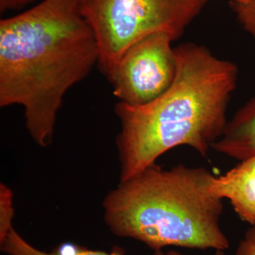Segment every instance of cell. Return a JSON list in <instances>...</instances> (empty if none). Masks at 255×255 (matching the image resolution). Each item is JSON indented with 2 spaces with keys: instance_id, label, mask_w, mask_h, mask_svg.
<instances>
[{
  "instance_id": "1",
  "label": "cell",
  "mask_w": 255,
  "mask_h": 255,
  "mask_svg": "<svg viewBox=\"0 0 255 255\" xmlns=\"http://www.w3.org/2000/svg\"><path fill=\"white\" fill-rule=\"evenodd\" d=\"M82 0H43L0 21V107L20 105L37 145L53 142L67 92L100 58Z\"/></svg>"
},
{
  "instance_id": "2",
  "label": "cell",
  "mask_w": 255,
  "mask_h": 255,
  "mask_svg": "<svg viewBox=\"0 0 255 255\" xmlns=\"http://www.w3.org/2000/svg\"><path fill=\"white\" fill-rule=\"evenodd\" d=\"M174 50L176 75L164 93L145 105L119 102L115 106L121 125L116 140L120 182L140 173L178 146H189L206 157L226 128L238 67L194 43Z\"/></svg>"
},
{
  "instance_id": "3",
  "label": "cell",
  "mask_w": 255,
  "mask_h": 255,
  "mask_svg": "<svg viewBox=\"0 0 255 255\" xmlns=\"http://www.w3.org/2000/svg\"><path fill=\"white\" fill-rule=\"evenodd\" d=\"M214 177L205 167L152 164L106 196L105 223L115 236L141 242L155 253L169 246L226 251L223 199L209 189Z\"/></svg>"
},
{
  "instance_id": "4",
  "label": "cell",
  "mask_w": 255,
  "mask_h": 255,
  "mask_svg": "<svg viewBox=\"0 0 255 255\" xmlns=\"http://www.w3.org/2000/svg\"><path fill=\"white\" fill-rule=\"evenodd\" d=\"M209 0H82L84 16L98 43L106 77L132 45L154 33L182 36Z\"/></svg>"
},
{
  "instance_id": "5",
  "label": "cell",
  "mask_w": 255,
  "mask_h": 255,
  "mask_svg": "<svg viewBox=\"0 0 255 255\" xmlns=\"http://www.w3.org/2000/svg\"><path fill=\"white\" fill-rule=\"evenodd\" d=\"M172 37L158 32L132 45L107 78L119 102L145 105L164 93L175 77Z\"/></svg>"
},
{
  "instance_id": "6",
  "label": "cell",
  "mask_w": 255,
  "mask_h": 255,
  "mask_svg": "<svg viewBox=\"0 0 255 255\" xmlns=\"http://www.w3.org/2000/svg\"><path fill=\"white\" fill-rule=\"evenodd\" d=\"M209 189L228 199L242 221L255 226V156L241 161L223 175H214Z\"/></svg>"
},
{
  "instance_id": "7",
  "label": "cell",
  "mask_w": 255,
  "mask_h": 255,
  "mask_svg": "<svg viewBox=\"0 0 255 255\" xmlns=\"http://www.w3.org/2000/svg\"><path fill=\"white\" fill-rule=\"evenodd\" d=\"M212 149L240 161L255 156V97L228 121L222 136L213 144Z\"/></svg>"
},
{
  "instance_id": "8",
  "label": "cell",
  "mask_w": 255,
  "mask_h": 255,
  "mask_svg": "<svg viewBox=\"0 0 255 255\" xmlns=\"http://www.w3.org/2000/svg\"><path fill=\"white\" fill-rule=\"evenodd\" d=\"M1 250L7 255H124L121 252L108 253L102 251H91L72 243H63L53 251L47 253L37 249L28 243L15 231L14 228L10 231L4 241L1 243ZM155 255H185L175 251H171L165 253L161 251L155 252Z\"/></svg>"
},
{
  "instance_id": "9",
  "label": "cell",
  "mask_w": 255,
  "mask_h": 255,
  "mask_svg": "<svg viewBox=\"0 0 255 255\" xmlns=\"http://www.w3.org/2000/svg\"><path fill=\"white\" fill-rule=\"evenodd\" d=\"M14 216L13 207V193L9 187L0 184V243L4 241L8 233L13 228Z\"/></svg>"
},
{
  "instance_id": "10",
  "label": "cell",
  "mask_w": 255,
  "mask_h": 255,
  "mask_svg": "<svg viewBox=\"0 0 255 255\" xmlns=\"http://www.w3.org/2000/svg\"><path fill=\"white\" fill-rule=\"evenodd\" d=\"M229 4L241 26L255 40V0H230Z\"/></svg>"
},
{
  "instance_id": "11",
  "label": "cell",
  "mask_w": 255,
  "mask_h": 255,
  "mask_svg": "<svg viewBox=\"0 0 255 255\" xmlns=\"http://www.w3.org/2000/svg\"><path fill=\"white\" fill-rule=\"evenodd\" d=\"M236 255H255V226H251L246 231L240 242Z\"/></svg>"
},
{
  "instance_id": "12",
  "label": "cell",
  "mask_w": 255,
  "mask_h": 255,
  "mask_svg": "<svg viewBox=\"0 0 255 255\" xmlns=\"http://www.w3.org/2000/svg\"><path fill=\"white\" fill-rule=\"evenodd\" d=\"M34 1L35 0H0V12L3 14L11 10L21 9Z\"/></svg>"
}]
</instances>
